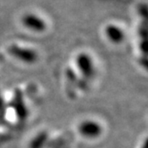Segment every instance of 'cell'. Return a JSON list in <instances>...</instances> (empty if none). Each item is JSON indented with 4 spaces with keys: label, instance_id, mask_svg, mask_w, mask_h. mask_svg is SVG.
<instances>
[{
    "label": "cell",
    "instance_id": "6da1fadb",
    "mask_svg": "<svg viewBox=\"0 0 148 148\" xmlns=\"http://www.w3.org/2000/svg\"><path fill=\"white\" fill-rule=\"evenodd\" d=\"M79 130V133L87 138H96L102 134L103 129L98 122L88 120L80 123Z\"/></svg>",
    "mask_w": 148,
    "mask_h": 148
},
{
    "label": "cell",
    "instance_id": "3957f363",
    "mask_svg": "<svg viewBox=\"0 0 148 148\" xmlns=\"http://www.w3.org/2000/svg\"><path fill=\"white\" fill-rule=\"evenodd\" d=\"M47 140V134L40 133L30 143V148H42Z\"/></svg>",
    "mask_w": 148,
    "mask_h": 148
},
{
    "label": "cell",
    "instance_id": "7a4b0ae2",
    "mask_svg": "<svg viewBox=\"0 0 148 148\" xmlns=\"http://www.w3.org/2000/svg\"><path fill=\"white\" fill-rule=\"evenodd\" d=\"M79 65L80 70L83 71L84 74H85V76L91 77L93 75V71L94 70H93V66H92V62H90L89 60H88L85 57L79 59Z\"/></svg>",
    "mask_w": 148,
    "mask_h": 148
}]
</instances>
